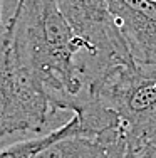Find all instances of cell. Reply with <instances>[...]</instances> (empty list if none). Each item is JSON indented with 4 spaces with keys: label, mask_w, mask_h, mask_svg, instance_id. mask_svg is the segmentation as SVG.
I'll return each mask as SVG.
<instances>
[{
    "label": "cell",
    "mask_w": 156,
    "mask_h": 158,
    "mask_svg": "<svg viewBox=\"0 0 156 158\" xmlns=\"http://www.w3.org/2000/svg\"><path fill=\"white\" fill-rule=\"evenodd\" d=\"M138 66H156V2L151 0H106Z\"/></svg>",
    "instance_id": "obj_5"
},
{
    "label": "cell",
    "mask_w": 156,
    "mask_h": 158,
    "mask_svg": "<svg viewBox=\"0 0 156 158\" xmlns=\"http://www.w3.org/2000/svg\"><path fill=\"white\" fill-rule=\"evenodd\" d=\"M76 37L86 42L94 61L87 81L114 64H129L128 47L106 0H54Z\"/></svg>",
    "instance_id": "obj_4"
},
{
    "label": "cell",
    "mask_w": 156,
    "mask_h": 158,
    "mask_svg": "<svg viewBox=\"0 0 156 158\" xmlns=\"http://www.w3.org/2000/svg\"><path fill=\"white\" fill-rule=\"evenodd\" d=\"M5 31L12 62L49 93L55 111L84 89L86 67L79 54L89 56V49L54 0H18Z\"/></svg>",
    "instance_id": "obj_1"
},
{
    "label": "cell",
    "mask_w": 156,
    "mask_h": 158,
    "mask_svg": "<svg viewBox=\"0 0 156 158\" xmlns=\"http://www.w3.org/2000/svg\"><path fill=\"white\" fill-rule=\"evenodd\" d=\"M151 2H156V0H151Z\"/></svg>",
    "instance_id": "obj_9"
},
{
    "label": "cell",
    "mask_w": 156,
    "mask_h": 158,
    "mask_svg": "<svg viewBox=\"0 0 156 158\" xmlns=\"http://www.w3.org/2000/svg\"><path fill=\"white\" fill-rule=\"evenodd\" d=\"M72 136H86L84 130L81 128L79 118L76 114H72L66 123H62L61 126L54 128V130L47 131L39 136H29L24 138L20 141L5 145L3 148H0V158H32L37 153H40L42 150H46L47 146L54 145V143L66 140V138Z\"/></svg>",
    "instance_id": "obj_6"
},
{
    "label": "cell",
    "mask_w": 156,
    "mask_h": 158,
    "mask_svg": "<svg viewBox=\"0 0 156 158\" xmlns=\"http://www.w3.org/2000/svg\"><path fill=\"white\" fill-rule=\"evenodd\" d=\"M32 158H104V152L91 138L72 136L47 146Z\"/></svg>",
    "instance_id": "obj_7"
},
{
    "label": "cell",
    "mask_w": 156,
    "mask_h": 158,
    "mask_svg": "<svg viewBox=\"0 0 156 158\" xmlns=\"http://www.w3.org/2000/svg\"><path fill=\"white\" fill-rule=\"evenodd\" d=\"M84 89L116 114L128 138L126 158H154L156 66L114 64L89 79Z\"/></svg>",
    "instance_id": "obj_2"
},
{
    "label": "cell",
    "mask_w": 156,
    "mask_h": 158,
    "mask_svg": "<svg viewBox=\"0 0 156 158\" xmlns=\"http://www.w3.org/2000/svg\"><path fill=\"white\" fill-rule=\"evenodd\" d=\"M57 114L49 93L12 62L5 31L0 40V140L44 135Z\"/></svg>",
    "instance_id": "obj_3"
},
{
    "label": "cell",
    "mask_w": 156,
    "mask_h": 158,
    "mask_svg": "<svg viewBox=\"0 0 156 158\" xmlns=\"http://www.w3.org/2000/svg\"><path fill=\"white\" fill-rule=\"evenodd\" d=\"M3 34H5V24L2 22V2H0V40H2Z\"/></svg>",
    "instance_id": "obj_8"
}]
</instances>
